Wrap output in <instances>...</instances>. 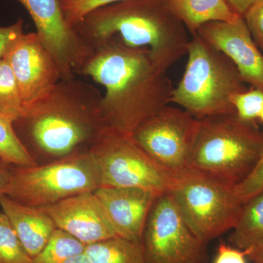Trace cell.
<instances>
[{
    "label": "cell",
    "instance_id": "obj_1",
    "mask_svg": "<svg viewBox=\"0 0 263 263\" xmlns=\"http://www.w3.org/2000/svg\"><path fill=\"white\" fill-rule=\"evenodd\" d=\"M148 51L110 39L95 48L79 76L103 86L100 115L105 127L133 135L147 119L171 104L174 86Z\"/></svg>",
    "mask_w": 263,
    "mask_h": 263
},
{
    "label": "cell",
    "instance_id": "obj_2",
    "mask_svg": "<svg viewBox=\"0 0 263 263\" xmlns=\"http://www.w3.org/2000/svg\"><path fill=\"white\" fill-rule=\"evenodd\" d=\"M101 93L78 79L61 80L49 94L27 107L13 124L29 153L62 158L89 148L105 125L100 115Z\"/></svg>",
    "mask_w": 263,
    "mask_h": 263
},
{
    "label": "cell",
    "instance_id": "obj_3",
    "mask_svg": "<svg viewBox=\"0 0 263 263\" xmlns=\"http://www.w3.org/2000/svg\"><path fill=\"white\" fill-rule=\"evenodd\" d=\"M73 29L93 51L117 39L128 47L146 50L165 71L187 53L190 41L165 0H128L100 7Z\"/></svg>",
    "mask_w": 263,
    "mask_h": 263
},
{
    "label": "cell",
    "instance_id": "obj_4",
    "mask_svg": "<svg viewBox=\"0 0 263 263\" xmlns=\"http://www.w3.org/2000/svg\"><path fill=\"white\" fill-rule=\"evenodd\" d=\"M263 153V133L236 114L199 119L188 168L231 184L247 179Z\"/></svg>",
    "mask_w": 263,
    "mask_h": 263
},
{
    "label": "cell",
    "instance_id": "obj_5",
    "mask_svg": "<svg viewBox=\"0 0 263 263\" xmlns=\"http://www.w3.org/2000/svg\"><path fill=\"white\" fill-rule=\"evenodd\" d=\"M186 54L184 72L173 91L171 104L198 120L235 114L233 98L247 89L234 64L197 34L190 40Z\"/></svg>",
    "mask_w": 263,
    "mask_h": 263
},
{
    "label": "cell",
    "instance_id": "obj_6",
    "mask_svg": "<svg viewBox=\"0 0 263 263\" xmlns=\"http://www.w3.org/2000/svg\"><path fill=\"white\" fill-rule=\"evenodd\" d=\"M235 185L186 168L176 174L170 193L183 219L204 243L233 229L243 202Z\"/></svg>",
    "mask_w": 263,
    "mask_h": 263
},
{
    "label": "cell",
    "instance_id": "obj_7",
    "mask_svg": "<svg viewBox=\"0 0 263 263\" xmlns=\"http://www.w3.org/2000/svg\"><path fill=\"white\" fill-rule=\"evenodd\" d=\"M99 187L98 167L87 149L43 165L17 167L11 171L4 195L25 205L45 207Z\"/></svg>",
    "mask_w": 263,
    "mask_h": 263
},
{
    "label": "cell",
    "instance_id": "obj_8",
    "mask_svg": "<svg viewBox=\"0 0 263 263\" xmlns=\"http://www.w3.org/2000/svg\"><path fill=\"white\" fill-rule=\"evenodd\" d=\"M100 186L135 187L160 195L170 193L176 174L155 162L131 135L105 127L88 148Z\"/></svg>",
    "mask_w": 263,
    "mask_h": 263
},
{
    "label": "cell",
    "instance_id": "obj_9",
    "mask_svg": "<svg viewBox=\"0 0 263 263\" xmlns=\"http://www.w3.org/2000/svg\"><path fill=\"white\" fill-rule=\"evenodd\" d=\"M141 243L146 263H208L206 243L189 228L170 193L154 202Z\"/></svg>",
    "mask_w": 263,
    "mask_h": 263
},
{
    "label": "cell",
    "instance_id": "obj_10",
    "mask_svg": "<svg viewBox=\"0 0 263 263\" xmlns=\"http://www.w3.org/2000/svg\"><path fill=\"white\" fill-rule=\"evenodd\" d=\"M199 120L167 105L141 123L132 136L155 162L176 174L188 168Z\"/></svg>",
    "mask_w": 263,
    "mask_h": 263
},
{
    "label": "cell",
    "instance_id": "obj_11",
    "mask_svg": "<svg viewBox=\"0 0 263 263\" xmlns=\"http://www.w3.org/2000/svg\"><path fill=\"white\" fill-rule=\"evenodd\" d=\"M16 1L32 18L36 32L60 69L62 80L77 77L94 51L66 22L60 0Z\"/></svg>",
    "mask_w": 263,
    "mask_h": 263
},
{
    "label": "cell",
    "instance_id": "obj_12",
    "mask_svg": "<svg viewBox=\"0 0 263 263\" xmlns=\"http://www.w3.org/2000/svg\"><path fill=\"white\" fill-rule=\"evenodd\" d=\"M5 57L14 74L24 110L49 94L62 80L56 62L37 32L21 34Z\"/></svg>",
    "mask_w": 263,
    "mask_h": 263
},
{
    "label": "cell",
    "instance_id": "obj_13",
    "mask_svg": "<svg viewBox=\"0 0 263 263\" xmlns=\"http://www.w3.org/2000/svg\"><path fill=\"white\" fill-rule=\"evenodd\" d=\"M195 34L226 55L245 83L263 91V55L243 17L204 24Z\"/></svg>",
    "mask_w": 263,
    "mask_h": 263
},
{
    "label": "cell",
    "instance_id": "obj_14",
    "mask_svg": "<svg viewBox=\"0 0 263 263\" xmlns=\"http://www.w3.org/2000/svg\"><path fill=\"white\" fill-rule=\"evenodd\" d=\"M40 208L47 213L57 228L86 246L119 237L95 192L80 194Z\"/></svg>",
    "mask_w": 263,
    "mask_h": 263
},
{
    "label": "cell",
    "instance_id": "obj_15",
    "mask_svg": "<svg viewBox=\"0 0 263 263\" xmlns=\"http://www.w3.org/2000/svg\"><path fill=\"white\" fill-rule=\"evenodd\" d=\"M95 195L119 237L141 243L147 219L158 195L135 187L100 186Z\"/></svg>",
    "mask_w": 263,
    "mask_h": 263
},
{
    "label": "cell",
    "instance_id": "obj_16",
    "mask_svg": "<svg viewBox=\"0 0 263 263\" xmlns=\"http://www.w3.org/2000/svg\"><path fill=\"white\" fill-rule=\"evenodd\" d=\"M0 206L32 258L47 245L56 224L41 208L21 203L7 195L0 196Z\"/></svg>",
    "mask_w": 263,
    "mask_h": 263
},
{
    "label": "cell",
    "instance_id": "obj_17",
    "mask_svg": "<svg viewBox=\"0 0 263 263\" xmlns=\"http://www.w3.org/2000/svg\"><path fill=\"white\" fill-rule=\"evenodd\" d=\"M175 15L193 35L204 24L232 22L240 17L226 0H165Z\"/></svg>",
    "mask_w": 263,
    "mask_h": 263
},
{
    "label": "cell",
    "instance_id": "obj_18",
    "mask_svg": "<svg viewBox=\"0 0 263 263\" xmlns=\"http://www.w3.org/2000/svg\"><path fill=\"white\" fill-rule=\"evenodd\" d=\"M229 238L235 248L247 250L263 240V191L243 203L238 221Z\"/></svg>",
    "mask_w": 263,
    "mask_h": 263
},
{
    "label": "cell",
    "instance_id": "obj_19",
    "mask_svg": "<svg viewBox=\"0 0 263 263\" xmlns=\"http://www.w3.org/2000/svg\"><path fill=\"white\" fill-rule=\"evenodd\" d=\"M84 253L92 263H146L142 243L122 237L86 246Z\"/></svg>",
    "mask_w": 263,
    "mask_h": 263
},
{
    "label": "cell",
    "instance_id": "obj_20",
    "mask_svg": "<svg viewBox=\"0 0 263 263\" xmlns=\"http://www.w3.org/2000/svg\"><path fill=\"white\" fill-rule=\"evenodd\" d=\"M14 120L0 114V159L17 167L36 165L35 158L24 146L15 133Z\"/></svg>",
    "mask_w": 263,
    "mask_h": 263
},
{
    "label": "cell",
    "instance_id": "obj_21",
    "mask_svg": "<svg viewBox=\"0 0 263 263\" xmlns=\"http://www.w3.org/2000/svg\"><path fill=\"white\" fill-rule=\"evenodd\" d=\"M86 245L72 235L57 228L47 245L31 263H64L67 259L84 253Z\"/></svg>",
    "mask_w": 263,
    "mask_h": 263
},
{
    "label": "cell",
    "instance_id": "obj_22",
    "mask_svg": "<svg viewBox=\"0 0 263 263\" xmlns=\"http://www.w3.org/2000/svg\"><path fill=\"white\" fill-rule=\"evenodd\" d=\"M23 110L18 84L4 55L0 59V114L15 121Z\"/></svg>",
    "mask_w": 263,
    "mask_h": 263
},
{
    "label": "cell",
    "instance_id": "obj_23",
    "mask_svg": "<svg viewBox=\"0 0 263 263\" xmlns=\"http://www.w3.org/2000/svg\"><path fill=\"white\" fill-rule=\"evenodd\" d=\"M32 259L8 218L0 213V263H31Z\"/></svg>",
    "mask_w": 263,
    "mask_h": 263
},
{
    "label": "cell",
    "instance_id": "obj_24",
    "mask_svg": "<svg viewBox=\"0 0 263 263\" xmlns=\"http://www.w3.org/2000/svg\"><path fill=\"white\" fill-rule=\"evenodd\" d=\"M237 117L245 122L254 123L259 119L263 108V91L259 89L246 90L233 100Z\"/></svg>",
    "mask_w": 263,
    "mask_h": 263
},
{
    "label": "cell",
    "instance_id": "obj_25",
    "mask_svg": "<svg viewBox=\"0 0 263 263\" xmlns=\"http://www.w3.org/2000/svg\"><path fill=\"white\" fill-rule=\"evenodd\" d=\"M66 22L73 28L87 15L100 7L128 0H60Z\"/></svg>",
    "mask_w": 263,
    "mask_h": 263
},
{
    "label": "cell",
    "instance_id": "obj_26",
    "mask_svg": "<svg viewBox=\"0 0 263 263\" xmlns=\"http://www.w3.org/2000/svg\"><path fill=\"white\" fill-rule=\"evenodd\" d=\"M235 187L243 203L263 191V153L253 171Z\"/></svg>",
    "mask_w": 263,
    "mask_h": 263
},
{
    "label": "cell",
    "instance_id": "obj_27",
    "mask_svg": "<svg viewBox=\"0 0 263 263\" xmlns=\"http://www.w3.org/2000/svg\"><path fill=\"white\" fill-rule=\"evenodd\" d=\"M254 42L263 48V0H257L243 16Z\"/></svg>",
    "mask_w": 263,
    "mask_h": 263
},
{
    "label": "cell",
    "instance_id": "obj_28",
    "mask_svg": "<svg viewBox=\"0 0 263 263\" xmlns=\"http://www.w3.org/2000/svg\"><path fill=\"white\" fill-rule=\"evenodd\" d=\"M24 32L22 19H18L10 25L0 26V59L4 57L11 43Z\"/></svg>",
    "mask_w": 263,
    "mask_h": 263
},
{
    "label": "cell",
    "instance_id": "obj_29",
    "mask_svg": "<svg viewBox=\"0 0 263 263\" xmlns=\"http://www.w3.org/2000/svg\"><path fill=\"white\" fill-rule=\"evenodd\" d=\"M247 250L233 248L224 242H220L214 263H247Z\"/></svg>",
    "mask_w": 263,
    "mask_h": 263
},
{
    "label": "cell",
    "instance_id": "obj_30",
    "mask_svg": "<svg viewBox=\"0 0 263 263\" xmlns=\"http://www.w3.org/2000/svg\"><path fill=\"white\" fill-rule=\"evenodd\" d=\"M226 1L238 14L243 17L249 8L257 0H226Z\"/></svg>",
    "mask_w": 263,
    "mask_h": 263
},
{
    "label": "cell",
    "instance_id": "obj_31",
    "mask_svg": "<svg viewBox=\"0 0 263 263\" xmlns=\"http://www.w3.org/2000/svg\"><path fill=\"white\" fill-rule=\"evenodd\" d=\"M247 255L254 262H263V240L253 248L247 249Z\"/></svg>",
    "mask_w": 263,
    "mask_h": 263
},
{
    "label": "cell",
    "instance_id": "obj_32",
    "mask_svg": "<svg viewBox=\"0 0 263 263\" xmlns=\"http://www.w3.org/2000/svg\"><path fill=\"white\" fill-rule=\"evenodd\" d=\"M11 171L0 165V196L4 195L9 183Z\"/></svg>",
    "mask_w": 263,
    "mask_h": 263
},
{
    "label": "cell",
    "instance_id": "obj_33",
    "mask_svg": "<svg viewBox=\"0 0 263 263\" xmlns=\"http://www.w3.org/2000/svg\"><path fill=\"white\" fill-rule=\"evenodd\" d=\"M64 263H92L85 253L73 256L65 261Z\"/></svg>",
    "mask_w": 263,
    "mask_h": 263
},
{
    "label": "cell",
    "instance_id": "obj_34",
    "mask_svg": "<svg viewBox=\"0 0 263 263\" xmlns=\"http://www.w3.org/2000/svg\"><path fill=\"white\" fill-rule=\"evenodd\" d=\"M259 119L263 123V108L262 109V111H261L260 114H259Z\"/></svg>",
    "mask_w": 263,
    "mask_h": 263
},
{
    "label": "cell",
    "instance_id": "obj_35",
    "mask_svg": "<svg viewBox=\"0 0 263 263\" xmlns=\"http://www.w3.org/2000/svg\"><path fill=\"white\" fill-rule=\"evenodd\" d=\"M254 263H263V262H254Z\"/></svg>",
    "mask_w": 263,
    "mask_h": 263
},
{
    "label": "cell",
    "instance_id": "obj_36",
    "mask_svg": "<svg viewBox=\"0 0 263 263\" xmlns=\"http://www.w3.org/2000/svg\"><path fill=\"white\" fill-rule=\"evenodd\" d=\"M262 51H263V48H262Z\"/></svg>",
    "mask_w": 263,
    "mask_h": 263
}]
</instances>
